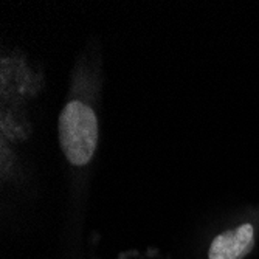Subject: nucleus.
I'll return each instance as SVG.
<instances>
[{
  "label": "nucleus",
  "instance_id": "obj_1",
  "mask_svg": "<svg viewBox=\"0 0 259 259\" xmlns=\"http://www.w3.org/2000/svg\"><path fill=\"white\" fill-rule=\"evenodd\" d=\"M58 132L67 160L76 166L89 163L98 145V121L95 112L79 101L68 103L61 112Z\"/></svg>",
  "mask_w": 259,
  "mask_h": 259
},
{
  "label": "nucleus",
  "instance_id": "obj_2",
  "mask_svg": "<svg viewBox=\"0 0 259 259\" xmlns=\"http://www.w3.org/2000/svg\"><path fill=\"white\" fill-rule=\"evenodd\" d=\"M253 227L250 224L228 230L213 241L208 251L209 259H242L253 248Z\"/></svg>",
  "mask_w": 259,
  "mask_h": 259
}]
</instances>
